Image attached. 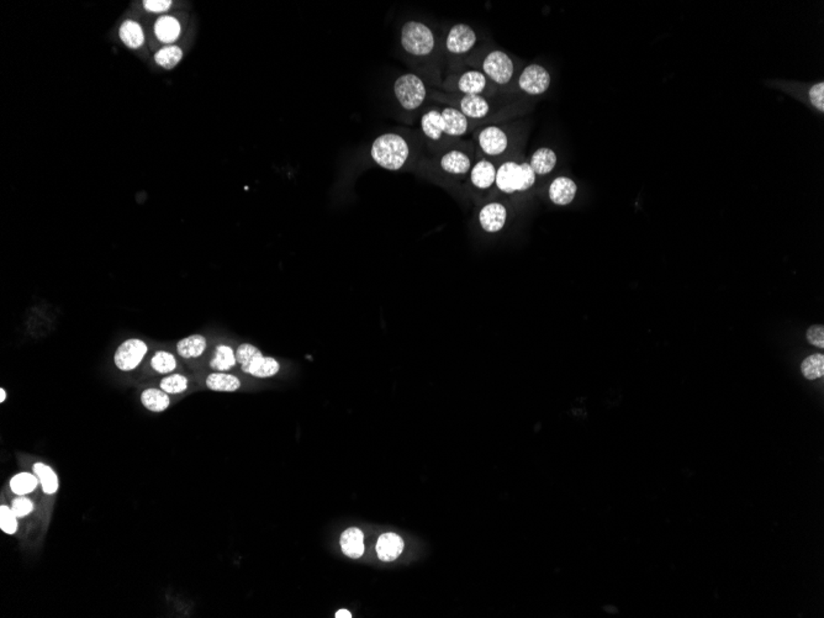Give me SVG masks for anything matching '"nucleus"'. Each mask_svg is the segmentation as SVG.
<instances>
[{"label": "nucleus", "mask_w": 824, "mask_h": 618, "mask_svg": "<svg viewBox=\"0 0 824 618\" xmlns=\"http://www.w3.org/2000/svg\"><path fill=\"white\" fill-rule=\"evenodd\" d=\"M410 155L411 148L407 139L395 132L380 135L370 147V157L374 163L391 172L400 171L406 164Z\"/></svg>", "instance_id": "nucleus-1"}, {"label": "nucleus", "mask_w": 824, "mask_h": 618, "mask_svg": "<svg viewBox=\"0 0 824 618\" xmlns=\"http://www.w3.org/2000/svg\"><path fill=\"white\" fill-rule=\"evenodd\" d=\"M402 49L415 58H426L434 53L436 49L435 33L429 25L421 22L410 20L402 25L400 31Z\"/></svg>", "instance_id": "nucleus-2"}, {"label": "nucleus", "mask_w": 824, "mask_h": 618, "mask_svg": "<svg viewBox=\"0 0 824 618\" xmlns=\"http://www.w3.org/2000/svg\"><path fill=\"white\" fill-rule=\"evenodd\" d=\"M535 182V174L529 163L505 162L496 172L495 184L506 194L531 189Z\"/></svg>", "instance_id": "nucleus-3"}, {"label": "nucleus", "mask_w": 824, "mask_h": 618, "mask_svg": "<svg viewBox=\"0 0 824 618\" xmlns=\"http://www.w3.org/2000/svg\"><path fill=\"white\" fill-rule=\"evenodd\" d=\"M236 359L241 370L255 378H271L280 370V364L275 358L263 356L259 348L250 343H243L236 350Z\"/></svg>", "instance_id": "nucleus-4"}, {"label": "nucleus", "mask_w": 824, "mask_h": 618, "mask_svg": "<svg viewBox=\"0 0 824 618\" xmlns=\"http://www.w3.org/2000/svg\"><path fill=\"white\" fill-rule=\"evenodd\" d=\"M394 95L404 110L415 112L424 105L427 98V88L418 74L405 73L396 79Z\"/></svg>", "instance_id": "nucleus-5"}, {"label": "nucleus", "mask_w": 824, "mask_h": 618, "mask_svg": "<svg viewBox=\"0 0 824 618\" xmlns=\"http://www.w3.org/2000/svg\"><path fill=\"white\" fill-rule=\"evenodd\" d=\"M485 77L490 78L499 85H505L513 77L515 65L511 57L504 51H491L483 62Z\"/></svg>", "instance_id": "nucleus-6"}, {"label": "nucleus", "mask_w": 824, "mask_h": 618, "mask_svg": "<svg viewBox=\"0 0 824 618\" xmlns=\"http://www.w3.org/2000/svg\"><path fill=\"white\" fill-rule=\"evenodd\" d=\"M147 351L148 347L144 341L131 338L119 345L114 356V362L120 370L131 372L139 367V363L144 361Z\"/></svg>", "instance_id": "nucleus-7"}, {"label": "nucleus", "mask_w": 824, "mask_h": 618, "mask_svg": "<svg viewBox=\"0 0 824 618\" xmlns=\"http://www.w3.org/2000/svg\"><path fill=\"white\" fill-rule=\"evenodd\" d=\"M477 34L472 26L467 24H456L448 31L446 39V49L449 55L462 56L472 51L477 45Z\"/></svg>", "instance_id": "nucleus-8"}, {"label": "nucleus", "mask_w": 824, "mask_h": 618, "mask_svg": "<svg viewBox=\"0 0 824 618\" xmlns=\"http://www.w3.org/2000/svg\"><path fill=\"white\" fill-rule=\"evenodd\" d=\"M551 85V74L540 65H529L524 68L520 78V89L529 95H540L546 93Z\"/></svg>", "instance_id": "nucleus-9"}, {"label": "nucleus", "mask_w": 824, "mask_h": 618, "mask_svg": "<svg viewBox=\"0 0 824 618\" xmlns=\"http://www.w3.org/2000/svg\"><path fill=\"white\" fill-rule=\"evenodd\" d=\"M478 146L486 156H500L508 147V137L501 128L488 126L480 130L478 134Z\"/></svg>", "instance_id": "nucleus-10"}, {"label": "nucleus", "mask_w": 824, "mask_h": 618, "mask_svg": "<svg viewBox=\"0 0 824 618\" xmlns=\"http://www.w3.org/2000/svg\"><path fill=\"white\" fill-rule=\"evenodd\" d=\"M507 220V210L500 203L485 205L479 212L480 226L489 234H495L504 229Z\"/></svg>", "instance_id": "nucleus-11"}, {"label": "nucleus", "mask_w": 824, "mask_h": 618, "mask_svg": "<svg viewBox=\"0 0 824 618\" xmlns=\"http://www.w3.org/2000/svg\"><path fill=\"white\" fill-rule=\"evenodd\" d=\"M440 167L451 175H465L472 168V160L464 151L449 150L440 157Z\"/></svg>", "instance_id": "nucleus-12"}, {"label": "nucleus", "mask_w": 824, "mask_h": 618, "mask_svg": "<svg viewBox=\"0 0 824 618\" xmlns=\"http://www.w3.org/2000/svg\"><path fill=\"white\" fill-rule=\"evenodd\" d=\"M420 128L424 137L432 142H440V139L446 137L445 120L438 109H431L424 112L420 121Z\"/></svg>", "instance_id": "nucleus-13"}, {"label": "nucleus", "mask_w": 824, "mask_h": 618, "mask_svg": "<svg viewBox=\"0 0 824 618\" xmlns=\"http://www.w3.org/2000/svg\"><path fill=\"white\" fill-rule=\"evenodd\" d=\"M457 105L459 112L473 120L484 119L490 112V104L483 95H463Z\"/></svg>", "instance_id": "nucleus-14"}, {"label": "nucleus", "mask_w": 824, "mask_h": 618, "mask_svg": "<svg viewBox=\"0 0 824 618\" xmlns=\"http://www.w3.org/2000/svg\"><path fill=\"white\" fill-rule=\"evenodd\" d=\"M440 112L445 120L447 137H462L468 132L469 119L457 108H443Z\"/></svg>", "instance_id": "nucleus-15"}, {"label": "nucleus", "mask_w": 824, "mask_h": 618, "mask_svg": "<svg viewBox=\"0 0 824 618\" xmlns=\"http://www.w3.org/2000/svg\"><path fill=\"white\" fill-rule=\"evenodd\" d=\"M578 187L573 179L559 177L549 187V198L556 205H569L574 200Z\"/></svg>", "instance_id": "nucleus-16"}, {"label": "nucleus", "mask_w": 824, "mask_h": 618, "mask_svg": "<svg viewBox=\"0 0 824 618\" xmlns=\"http://www.w3.org/2000/svg\"><path fill=\"white\" fill-rule=\"evenodd\" d=\"M404 540L396 533H385L377 542V553L380 560L394 562L404 551Z\"/></svg>", "instance_id": "nucleus-17"}, {"label": "nucleus", "mask_w": 824, "mask_h": 618, "mask_svg": "<svg viewBox=\"0 0 824 618\" xmlns=\"http://www.w3.org/2000/svg\"><path fill=\"white\" fill-rule=\"evenodd\" d=\"M341 549L347 557L358 559L362 557L366 551L364 547V535L362 531L357 527L345 529L341 535Z\"/></svg>", "instance_id": "nucleus-18"}, {"label": "nucleus", "mask_w": 824, "mask_h": 618, "mask_svg": "<svg viewBox=\"0 0 824 618\" xmlns=\"http://www.w3.org/2000/svg\"><path fill=\"white\" fill-rule=\"evenodd\" d=\"M488 79L479 71H467L459 76L456 82L458 92L464 95H481L486 89Z\"/></svg>", "instance_id": "nucleus-19"}, {"label": "nucleus", "mask_w": 824, "mask_h": 618, "mask_svg": "<svg viewBox=\"0 0 824 618\" xmlns=\"http://www.w3.org/2000/svg\"><path fill=\"white\" fill-rule=\"evenodd\" d=\"M495 166L488 160H480L475 163L470 172V180L478 189H489L496 182Z\"/></svg>", "instance_id": "nucleus-20"}, {"label": "nucleus", "mask_w": 824, "mask_h": 618, "mask_svg": "<svg viewBox=\"0 0 824 618\" xmlns=\"http://www.w3.org/2000/svg\"><path fill=\"white\" fill-rule=\"evenodd\" d=\"M557 155L554 151L551 148H540L535 151V153L531 157L529 161V166L533 169L535 175H546L548 173H551L556 164H557Z\"/></svg>", "instance_id": "nucleus-21"}, {"label": "nucleus", "mask_w": 824, "mask_h": 618, "mask_svg": "<svg viewBox=\"0 0 824 618\" xmlns=\"http://www.w3.org/2000/svg\"><path fill=\"white\" fill-rule=\"evenodd\" d=\"M206 386L212 391L234 393L240 389V379L226 372H215L206 378Z\"/></svg>", "instance_id": "nucleus-22"}, {"label": "nucleus", "mask_w": 824, "mask_h": 618, "mask_svg": "<svg viewBox=\"0 0 824 618\" xmlns=\"http://www.w3.org/2000/svg\"><path fill=\"white\" fill-rule=\"evenodd\" d=\"M207 342L201 334H191L189 337L182 338L177 343V352L179 356L185 359L198 358L205 352Z\"/></svg>", "instance_id": "nucleus-23"}, {"label": "nucleus", "mask_w": 824, "mask_h": 618, "mask_svg": "<svg viewBox=\"0 0 824 618\" xmlns=\"http://www.w3.org/2000/svg\"><path fill=\"white\" fill-rule=\"evenodd\" d=\"M141 402L150 411L163 412L166 411L171 405V399H169V394H167L166 391L156 389V388H150V389L142 391Z\"/></svg>", "instance_id": "nucleus-24"}, {"label": "nucleus", "mask_w": 824, "mask_h": 618, "mask_svg": "<svg viewBox=\"0 0 824 618\" xmlns=\"http://www.w3.org/2000/svg\"><path fill=\"white\" fill-rule=\"evenodd\" d=\"M157 39L164 44H172L180 35V24L175 17H161L155 25Z\"/></svg>", "instance_id": "nucleus-25"}, {"label": "nucleus", "mask_w": 824, "mask_h": 618, "mask_svg": "<svg viewBox=\"0 0 824 618\" xmlns=\"http://www.w3.org/2000/svg\"><path fill=\"white\" fill-rule=\"evenodd\" d=\"M237 364L236 352L229 345H220L216 347L214 357L210 361V367L218 372H229Z\"/></svg>", "instance_id": "nucleus-26"}, {"label": "nucleus", "mask_w": 824, "mask_h": 618, "mask_svg": "<svg viewBox=\"0 0 824 618\" xmlns=\"http://www.w3.org/2000/svg\"><path fill=\"white\" fill-rule=\"evenodd\" d=\"M34 473L40 480V484L42 486V490L47 495H53L58 491L60 488V481H58V477L57 474L53 472V469L46 465L44 463H36L34 464Z\"/></svg>", "instance_id": "nucleus-27"}, {"label": "nucleus", "mask_w": 824, "mask_h": 618, "mask_svg": "<svg viewBox=\"0 0 824 618\" xmlns=\"http://www.w3.org/2000/svg\"><path fill=\"white\" fill-rule=\"evenodd\" d=\"M39 481V478L34 474L19 473L10 480V489L15 495H28L37 488Z\"/></svg>", "instance_id": "nucleus-28"}, {"label": "nucleus", "mask_w": 824, "mask_h": 618, "mask_svg": "<svg viewBox=\"0 0 824 618\" xmlns=\"http://www.w3.org/2000/svg\"><path fill=\"white\" fill-rule=\"evenodd\" d=\"M120 39L125 45L131 49H139L144 44V31L139 24L135 22H125L120 28Z\"/></svg>", "instance_id": "nucleus-29"}, {"label": "nucleus", "mask_w": 824, "mask_h": 618, "mask_svg": "<svg viewBox=\"0 0 824 618\" xmlns=\"http://www.w3.org/2000/svg\"><path fill=\"white\" fill-rule=\"evenodd\" d=\"M802 374L808 380H814L823 377L824 356L821 353L806 358L801 364Z\"/></svg>", "instance_id": "nucleus-30"}, {"label": "nucleus", "mask_w": 824, "mask_h": 618, "mask_svg": "<svg viewBox=\"0 0 824 618\" xmlns=\"http://www.w3.org/2000/svg\"><path fill=\"white\" fill-rule=\"evenodd\" d=\"M183 58V51L178 46H167L158 51L155 56L157 63L166 69L175 67Z\"/></svg>", "instance_id": "nucleus-31"}, {"label": "nucleus", "mask_w": 824, "mask_h": 618, "mask_svg": "<svg viewBox=\"0 0 824 618\" xmlns=\"http://www.w3.org/2000/svg\"><path fill=\"white\" fill-rule=\"evenodd\" d=\"M151 367L153 370H156L157 373H172L177 368V359L171 352L158 351L151 359Z\"/></svg>", "instance_id": "nucleus-32"}, {"label": "nucleus", "mask_w": 824, "mask_h": 618, "mask_svg": "<svg viewBox=\"0 0 824 618\" xmlns=\"http://www.w3.org/2000/svg\"><path fill=\"white\" fill-rule=\"evenodd\" d=\"M160 386L167 394H173V395L182 394L188 389V378L182 374H173V375L162 379Z\"/></svg>", "instance_id": "nucleus-33"}, {"label": "nucleus", "mask_w": 824, "mask_h": 618, "mask_svg": "<svg viewBox=\"0 0 824 618\" xmlns=\"http://www.w3.org/2000/svg\"><path fill=\"white\" fill-rule=\"evenodd\" d=\"M0 529L6 535H14L17 531V516L12 507H0Z\"/></svg>", "instance_id": "nucleus-34"}, {"label": "nucleus", "mask_w": 824, "mask_h": 618, "mask_svg": "<svg viewBox=\"0 0 824 618\" xmlns=\"http://www.w3.org/2000/svg\"><path fill=\"white\" fill-rule=\"evenodd\" d=\"M34 502L25 496L17 497L12 502V510L17 517H26L28 515L34 511Z\"/></svg>", "instance_id": "nucleus-35"}, {"label": "nucleus", "mask_w": 824, "mask_h": 618, "mask_svg": "<svg viewBox=\"0 0 824 618\" xmlns=\"http://www.w3.org/2000/svg\"><path fill=\"white\" fill-rule=\"evenodd\" d=\"M807 340L811 345H817L819 348L824 347V327L822 325H814L807 331Z\"/></svg>", "instance_id": "nucleus-36"}, {"label": "nucleus", "mask_w": 824, "mask_h": 618, "mask_svg": "<svg viewBox=\"0 0 824 618\" xmlns=\"http://www.w3.org/2000/svg\"><path fill=\"white\" fill-rule=\"evenodd\" d=\"M824 83L816 84L813 85L811 90H809V99L812 103L813 106H816L819 112L824 110Z\"/></svg>", "instance_id": "nucleus-37"}, {"label": "nucleus", "mask_w": 824, "mask_h": 618, "mask_svg": "<svg viewBox=\"0 0 824 618\" xmlns=\"http://www.w3.org/2000/svg\"><path fill=\"white\" fill-rule=\"evenodd\" d=\"M171 4H172V1H169V0H147V1H144L145 9L152 12H167L168 9L171 8Z\"/></svg>", "instance_id": "nucleus-38"}, {"label": "nucleus", "mask_w": 824, "mask_h": 618, "mask_svg": "<svg viewBox=\"0 0 824 618\" xmlns=\"http://www.w3.org/2000/svg\"><path fill=\"white\" fill-rule=\"evenodd\" d=\"M334 617H336V618H342V617L352 618V617H353V616H352V613L350 612V611H348V610H345V608H342V610H338V611H337V612H336V615H334Z\"/></svg>", "instance_id": "nucleus-39"}, {"label": "nucleus", "mask_w": 824, "mask_h": 618, "mask_svg": "<svg viewBox=\"0 0 824 618\" xmlns=\"http://www.w3.org/2000/svg\"><path fill=\"white\" fill-rule=\"evenodd\" d=\"M6 390H4V388H1V389H0V402H1V404H3V402H4V401H6Z\"/></svg>", "instance_id": "nucleus-40"}]
</instances>
